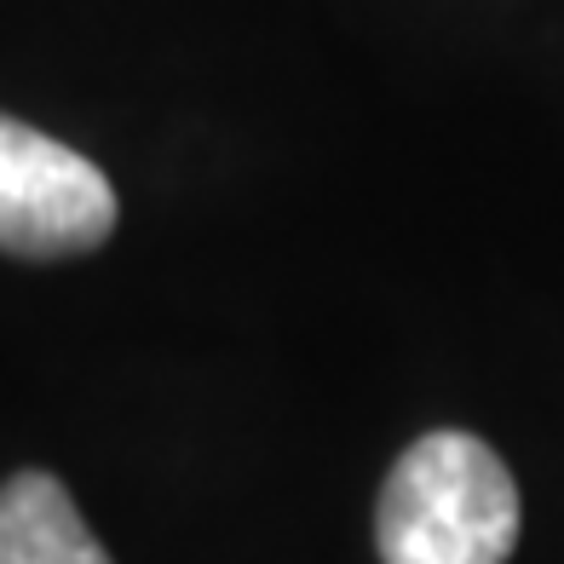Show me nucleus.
<instances>
[{
    "instance_id": "3",
    "label": "nucleus",
    "mask_w": 564,
    "mask_h": 564,
    "mask_svg": "<svg viewBox=\"0 0 564 564\" xmlns=\"http://www.w3.org/2000/svg\"><path fill=\"white\" fill-rule=\"evenodd\" d=\"M0 564H110L53 473L0 484Z\"/></svg>"
},
{
    "instance_id": "1",
    "label": "nucleus",
    "mask_w": 564,
    "mask_h": 564,
    "mask_svg": "<svg viewBox=\"0 0 564 564\" xmlns=\"http://www.w3.org/2000/svg\"><path fill=\"white\" fill-rule=\"evenodd\" d=\"M375 542L387 564H507L519 542V484L473 432H426L392 460Z\"/></svg>"
},
{
    "instance_id": "2",
    "label": "nucleus",
    "mask_w": 564,
    "mask_h": 564,
    "mask_svg": "<svg viewBox=\"0 0 564 564\" xmlns=\"http://www.w3.org/2000/svg\"><path fill=\"white\" fill-rule=\"evenodd\" d=\"M116 191L82 150L0 116V253L75 260L116 230Z\"/></svg>"
}]
</instances>
